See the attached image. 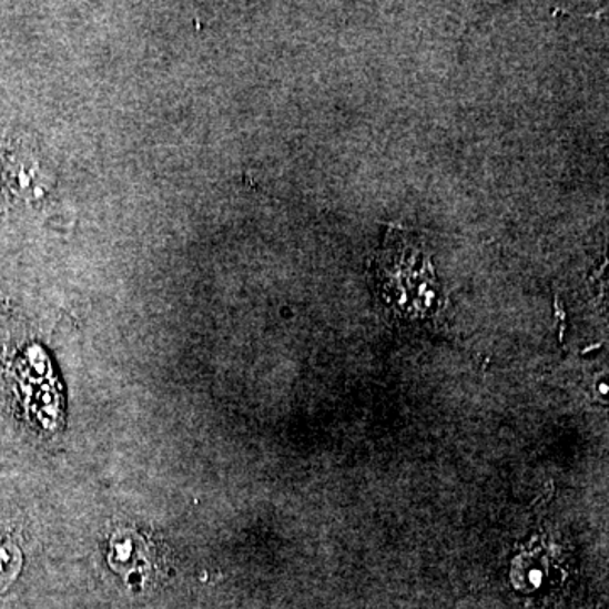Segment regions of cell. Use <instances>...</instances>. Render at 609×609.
<instances>
[{
	"label": "cell",
	"instance_id": "obj_1",
	"mask_svg": "<svg viewBox=\"0 0 609 609\" xmlns=\"http://www.w3.org/2000/svg\"><path fill=\"white\" fill-rule=\"evenodd\" d=\"M375 283L383 302L410 317L437 308L438 283L420 241L402 227H388L382 250L373 260Z\"/></svg>",
	"mask_w": 609,
	"mask_h": 609
},
{
	"label": "cell",
	"instance_id": "obj_2",
	"mask_svg": "<svg viewBox=\"0 0 609 609\" xmlns=\"http://www.w3.org/2000/svg\"><path fill=\"white\" fill-rule=\"evenodd\" d=\"M21 566L22 556L19 547H16L11 541L0 544V592L14 582Z\"/></svg>",
	"mask_w": 609,
	"mask_h": 609
}]
</instances>
